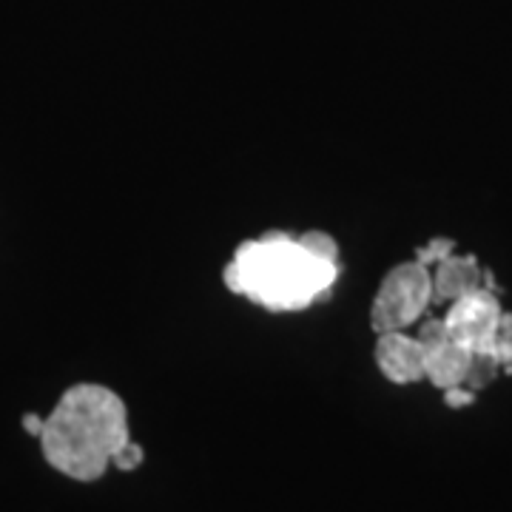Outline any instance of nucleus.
Masks as SVG:
<instances>
[{"label": "nucleus", "mask_w": 512, "mask_h": 512, "mask_svg": "<svg viewBox=\"0 0 512 512\" xmlns=\"http://www.w3.org/2000/svg\"><path fill=\"white\" fill-rule=\"evenodd\" d=\"M376 367L390 384H416L424 379V348L407 330L379 333Z\"/></svg>", "instance_id": "5"}, {"label": "nucleus", "mask_w": 512, "mask_h": 512, "mask_svg": "<svg viewBox=\"0 0 512 512\" xmlns=\"http://www.w3.org/2000/svg\"><path fill=\"white\" fill-rule=\"evenodd\" d=\"M143 461H146V450L137 444L134 439H128L117 453H114V458H111V467L114 470H120V473H134V470H140L143 467Z\"/></svg>", "instance_id": "9"}, {"label": "nucleus", "mask_w": 512, "mask_h": 512, "mask_svg": "<svg viewBox=\"0 0 512 512\" xmlns=\"http://www.w3.org/2000/svg\"><path fill=\"white\" fill-rule=\"evenodd\" d=\"M470 362H473V350L447 336L439 345L424 348V379H430V384L439 390H450L467 382Z\"/></svg>", "instance_id": "6"}, {"label": "nucleus", "mask_w": 512, "mask_h": 512, "mask_svg": "<svg viewBox=\"0 0 512 512\" xmlns=\"http://www.w3.org/2000/svg\"><path fill=\"white\" fill-rule=\"evenodd\" d=\"M501 316H504V308L498 302V293L490 288H478L450 302L444 325L456 342L467 345L470 350H493Z\"/></svg>", "instance_id": "4"}, {"label": "nucleus", "mask_w": 512, "mask_h": 512, "mask_svg": "<svg viewBox=\"0 0 512 512\" xmlns=\"http://www.w3.org/2000/svg\"><path fill=\"white\" fill-rule=\"evenodd\" d=\"M478 288H484V268L476 256L453 254L433 268V296L439 302H456Z\"/></svg>", "instance_id": "7"}, {"label": "nucleus", "mask_w": 512, "mask_h": 512, "mask_svg": "<svg viewBox=\"0 0 512 512\" xmlns=\"http://www.w3.org/2000/svg\"><path fill=\"white\" fill-rule=\"evenodd\" d=\"M473 402H476V390H473V387H467V384H458V387L444 390V404H447V407H453V410L470 407Z\"/></svg>", "instance_id": "11"}, {"label": "nucleus", "mask_w": 512, "mask_h": 512, "mask_svg": "<svg viewBox=\"0 0 512 512\" xmlns=\"http://www.w3.org/2000/svg\"><path fill=\"white\" fill-rule=\"evenodd\" d=\"M296 239H299V245L311 256L339 265V242L330 237L328 231H308V234H302V237Z\"/></svg>", "instance_id": "8"}, {"label": "nucleus", "mask_w": 512, "mask_h": 512, "mask_svg": "<svg viewBox=\"0 0 512 512\" xmlns=\"http://www.w3.org/2000/svg\"><path fill=\"white\" fill-rule=\"evenodd\" d=\"M453 254H456V242L453 239L433 237L427 245H421L419 251H416V259H419L421 265H427V268H436L441 259H447V256Z\"/></svg>", "instance_id": "10"}, {"label": "nucleus", "mask_w": 512, "mask_h": 512, "mask_svg": "<svg viewBox=\"0 0 512 512\" xmlns=\"http://www.w3.org/2000/svg\"><path fill=\"white\" fill-rule=\"evenodd\" d=\"M222 279L228 291L268 311H302L333 288L339 265L311 256L285 231H268L239 245Z\"/></svg>", "instance_id": "2"}, {"label": "nucleus", "mask_w": 512, "mask_h": 512, "mask_svg": "<svg viewBox=\"0 0 512 512\" xmlns=\"http://www.w3.org/2000/svg\"><path fill=\"white\" fill-rule=\"evenodd\" d=\"M43 424H46V419H43V416H37V413H26V416H23V430H26L32 439H40Z\"/></svg>", "instance_id": "12"}, {"label": "nucleus", "mask_w": 512, "mask_h": 512, "mask_svg": "<svg viewBox=\"0 0 512 512\" xmlns=\"http://www.w3.org/2000/svg\"><path fill=\"white\" fill-rule=\"evenodd\" d=\"M128 439V407L120 393L106 384L80 382L63 390L37 441L52 470L94 484L109 473L111 458Z\"/></svg>", "instance_id": "1"}, {"label": "nucleus", "mask_w": 512, "mask_h": 512, "mask_svg": "<svg viewBox=\"0 0 512 512\" xmlns=\"http://www.w3.org/2000/svg\"><path fill=\"white\" fill-rule=\"evenodd\" d=\"M433 271L419 259L390 268L379 282L370 305V328L376 333L407 330L416 325L433 302Z\"/></svg>", "instance_id": "3"}]
</instances>
